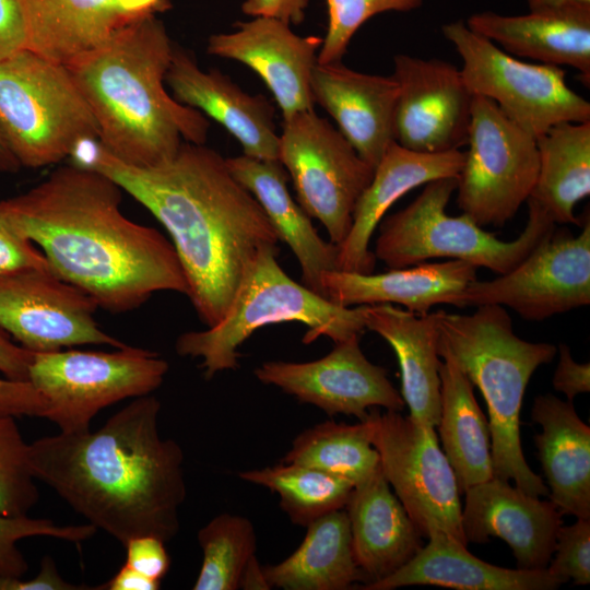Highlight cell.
<instances>
[{"label": "cell", "mask_w": 590, "mask_h": 590, "mask_svg": "<svg viewBox=\"0 0 590 590\" xmlns=\"http://www.w3.org/2000/svg\"><path fill=\"white\" fill-rule=\"evenodd\" d=\"M122 191L103 173L72 164L0 202L8 223L40 247L54 273L105 310L130 311L160 291L187 295L173 244L121 212Z\"/></svg>", "instance_id": "6da1fadb"}, {"label": "cell", "mask_w": 590, "mask_h": 590, "mask_svg": "<svg viewBox=\"0 0 590 590\" xmlns=\"http://www.w3.org/2000/svg\"><path fill=\"white\" fill-rule=\"evenodd\" d=\"M78 165L111 178L166 228L187 280V296L206 327L226 315L259 250L280 241L226 158L204 144L184 142L168 161L138 167L97 142Z\"/></svg>", "instance_id": "7a4b0ae2"}, {"label": "cell", "mask_w": 590, "mask_h": 590, "mask_svg": "<svg viewBox=\"0 0 590 590\" xmlns=\"http://www.w3.org/2000/svg\"><path fill=\"white\" fill-rule=\"evenodd\" d=\"M161 402L135 398L96 430L28 444L35 480L123 546L140 535L169 542L186 498L184 452L158 432Z\"/></svg>", "instance_id": "3957f363"}, {"label": "cell", "mask_w": 590, "mask_h": 590, "mask_svg": "<svg viewBox=\"0 0 590 590\" xmlns=\"http://www.w3.org/2000/svg\"><path fill=\"white\" fill-rule=\"evenodd\" d=\"M173 50L163 22L148 14L66 66L94 115L99 144L128 165L155 166L184 142L206 141V116L165 88Z\"/></svg>", "instance_id": "277c9868"}, {"label": "cell", "mask_w": 590, "mask_h": 590, "mask_svg": "<svg viewBox=\"0 0 590 590\" xmlns=\"http://www.w3.org/2000/svg\"><path fill=\"white\" fill-rule=\"evenodd\" d=\"M438 354L449 355L476 386L487 405L494 477L512 480L524 493L548 496L542 477L528 465L520 441V411L533 373L557 347L515 334L509 314L482 305L471 315L439 310Z\"/></svg>", "instance_id": "5b68a950"}, {"label": "cell", "mask_w": 590, "mask_h": 590, "mask_svg": "<svg viewBox=\"0 0 590 590\" xmlns=\"http://www.w3.org/2000/svg\"><path fill=\"white\" fill-rule=\"evenodd\" d=\"M278 245L263 246L251 263L223 319L202 331L180 334L178 355L201 358L205 379L236 369L238 347L258 329L280 322H300L308 327L304 343L328 337L334 343L366 329V305L343 307L304 284L295 282L276 260Z\"/></svg>", "instance_id": "8992f818"}, {"label": "cell", "mask_w": 590, "mask_h": 590, "mask_svg": "<svg viewBox=\"0 0 590 590\" xmlns=\"http://www.w3.org/2000/svg\"><path fill=\"white\" fill-rule=\"evenodd\" d=\"M457 189V178L429 181L404 209L387 216L380 225L374 255L389 269L414 266L434 258H449L505 274L518 266L546 236L554 222L528 199V222L511 241L498 239L462 213L447 214Z\"/></svg>", "instance_id": "52a82bcc"}, {"label": "cell", "mask_w": 590, "mask_h": 590, "mask_svg": "<svg viewBox=\"0 0 590 590\" xmlns=\"http://www.w3.org/2000/svg\"><path fill=\"white\" fill-rule=\"evenodd\" d=\"M0 133L21 167L70 156L98 126L69 69L24 48L0 60Z\"/></svg>", "instance_id": "ba28073f"}, {"label": "cell", "mask_w": 590, "mask_h": 590, "mask_svg": "<svg viewBox=\"0 0 590 590\" xmlns=\"http://www.w3.org/2000/svg\"><path fill=\"white\" fill-rule=\"evenodd\" d=\"M441 32L461 58L471 93L494 102L533 138L559 122L590 121V103L568 86L562 67L521 61L461 21L444 24Z\"/></svg>", "instance_id": "9c48e42d"}, {"label": "cell", "mask_w": 590, "mask_h": 590, "mask_svg": "<svg viewBox=\"0 0 590 590\" xmlns=\"http://www.w3.org/2000/svg\"><path fill=\"white\" fill-rule=\"evenodd\" d=\"M168 368L157 353L129 345L115 352L60 350L34 353L28 381L47 400L44 418L74 433L90 429L104 408L156 390Z\"/></svg>", "instance_id": "30bf717a"}, {"label": "cell", "mask_w": 590, "mask_h": 590, "mask_svg": "<svg viewBox=\"0 0 590 590\" xmlns=\"http://www.w3.org/2000/svg\"><path fill=\"white\" fill-rule=\"evenodd\" d=\"M384 476L423 538L444 531L462 543L460 491L434 426L398 411L370 410L362 420Z\"/></svg>", "instance_id": "8fae6325"}, {"label": "cell", "mask_w": 590, "mask_h": 590, "mask_svg": "<svg viewBox=\"0 0 590 590\" xmlns=\"http://www.w3.org/2000/svg\"><path fill=\"white\" fill-rule=\"evenodd\" d=\"M467 144L457 178L458 206L481 227L503 226L534 187L536 139L508 119L494 102L474 95Z\"/></svg>", "instance_id": "7c38bea8"}, {"label": "cell", "mask_w": 590, "mask_h": 590, "mask_svg": "<svg viewBox=\"0 0 590 590\" xmlns=\"http://www.w3.org/2000/svg\"><path fill=\"white\" fill-rule=\"evenodd\" d=\"M279 162L292 178L303 210L322 223L331 243L342 244L374 168L315 110L283 119Z\"/></svg>", "instance_id": "4fadbf2b"}, {"label": "cell", "mask_w": 590, "mask_h": 590, "mask_svg": "<svg viewBox=\"0 0 590 590\" xmlns=\"http://www.w3.org/2000/svg\"><path fill=\"white\" fill-rule=\"evenodd\" d=\"M553 232L509 272L470 283L463 307L506 306L523 319L541 321L589 305V216L577 236Z\"/></svg>", "instance_id": "5bb4252c"}, {"label": "cell", "mask_w": 590, "mask_h": 590, "mask_svg": "<svg viewBox=\"0 0 590 590\" xmlns=\"http://www.w3.org/2000/svg\"><path fill=\"white\" fill-rule=\"evenodd\" d=\"M97 308L91 296L51 269L0 276V328L34 353L84 344L126 346L98 327Z\"/></svg>", "instance_id": "9a60e30c"}, {"label": "cell", "mask_w": 590, "mask_h": 590, "mask_svg": "<svg viewBox=\"0 0 590 590\" xmlns=\"http://www.w3.org/2000/svg\"><path fill=\"white\" fill-rule=\"evenodd\" d=\"M391 75L399 90L393 116L399 145L442 153L467 144L474 95L459 68L441 59L399 54Z\"/></svg>", "instance_id": "2e32d148"}, {"label": "cell", "mask_w": 590, "mask_h": 590, "mask_svg": "<svg viewBox=\"0 0 590 590\" xmlns=\"http://www.w3.org/2000/svg\"><path fill=\"white\" fill-rule=\"evenodd\" d=\"M256 378L280 388L330 416L364 420L368 410L402 411L405 403L387 370L373 364L359 346V334L337 342L326 356L304 363L268 361L255 369Z\"/></svg>", "instance_id": "e0dca14e"}, {"label": "cell", "mask_w": 590, "mask_h": 590, "mask_svg": "<svg viewBox=\"0 0 590 590\" xmlns=\"http://www.w3.org/2000/svg\"><path fill=\"white\" fill-rule=\"evenodd\" d=\"M321 43L319 36H300L285 22L259 16L238 22L233 32L211 35L206 51L253 70L287 119L314 110L310 82Z\"/></svg>", "instance_id": "ac0fdd59"}, {"label": "cell", "mask_w": 590, "mask_h": 590, "mask_svg": "<svg viewBox=\"0 0 590 590\" xmlns=\"http://www.w3.org/2000/svg\"><path fill=\"white\" fill-rule=\"evenodd\" d=\"M463 494L461 527L468 542L486 543L489 538H500L510 546L518 568L548 566L563 524V515L554 503L494 476Z\"/></svg>", "instance_id": "d6986e66"}, {"label": "cell", "mask_w": 590, "mask_h": 590, "mask_svg": "<svg viewBox=\"0 0 590 590\" xmlns=\"http://www.w3.org/2000/svg\"><path fill=\"white\" fill-rule=\"evenodd\" d=\"M165 81L179 103L224 127L244 155L279 161L275 110L267 97L243 91L219 70H202L188 51L175 46Z\"/></svg>", "instance_id": "ffe728a7"}, {"label": "cell", "mask_w": 590, "mask_h": 590, "mask_svg": "<svg viewBox=\"0 0 590 590\" xmlns=\"http://www.w3.org/2000/svg\"><path fill=\"white\" fill-rule=\"evenodd\" d=\"M314 103L335 121L338 130L374 169L394 141L398 84L392 75L369 74L342 61L317 63L311 75Z\"/></svg>", "instance_id": "44dd1931"}, {"label": "cell", "mask_w": 590, "mask_h": 590, "mask_svg": "<svg viewBox=\"0 0 590 590\" xmlns=\"http://www.w3.org/2000/svg\"><path fill=\"white\" fill-rule=\"evenodd\" d=\"M464 152L421 153L393 141L374 169V176L361 194L350 232L338 246V270L373 273L376 257L369 249L371 236L388 209L410 190L429 181L458 178Z\"/></svg>", "instance_id": "7402d4cb"}, {"label": "cell", "mask_w": 590, "mask_h": 590, "mask_svg": "<svg viewBox=\"0 0 590 590\" xmlns=\"http://www.w3.org/2000/svg\"><path fill=\"white\" fill-rule=\"evenodd\" d=\"M476 269L469 262L449 259L379 274L333 270L321 274L320 286L322 296L343 307L399 304L424 315L439 304L463 307V292L476 280Z\"/></svg>", "instance_id": "603a6c76"}, {"label": "cell", "mask_w": 590, "mask_h": 590, "mask_svg": "<svg viewBox=\"0 0 590 590\" xmlns=\"http://www.w3.org/2000/svg\"><path fill=\"white\" fill-rule=\"evenodd\" d=\"M467 26L511 56L576 69L590 83V3L504 15L493 11L471 14Z\"/></svg>", "instance_id": "cb8c5ba5"}, {"label": "cell", "mask_w": 590, "mask_h": 590, "mask_svg": "<svg viewBox=\"0 0 590 590\" xmlns=\"http://www.w3.org/2000/svg\"><path fill=\"white\" fill-rule=\"evenodd\" d=\"M393 574L364 585V590H392L405 586H437L457 590H553L563 585L546 568H504L472 555L467 544L444 531Z\"/></svg>", "instance_id": "d4e9b609"}, {"label": "cell", "mask_w": 590, "mask_h": 590, "mask_svg": "<svg viewBox=\"0 0 590 590\" xmlns=\"http://www.w3.org/2000/svg\"><path fill=\"white\" fill-rule=\"evenodd\" d=\"M344 509L354 556L367 583L397 571L424 545L423 535L390 489L381 468L353 487Z\"/></svg>", "instance_id": "484cf974"}, {"label": "cell", "mask_w": 590, "mask_h": 590, "mask_svg": "<svg viewBox=\"0 0 590 590\" xmlns=\"http://www.w3.org/2000/svg\"><path fill=\"white\" fill-rule=\"evenodd\" d=\"M439 310L416 315L392 304L366 305V329L387 341L401 371V396L410 417L436 427L440 416Z\"/></svg>", "instance_id": "4316f807"}, {"label": "cell", "mask_w": 590, "mask_h": 590, "mask_svg": "<svg viewBox=\"0 0 590 590\" xmlns=\"http://www.w3.org/2000/svg\"><path fill=\"white\" fill-rule=\"evenodd\" d=\"M532 421L542 432L534 436L546 479L548 498L562 515L590 519V427L573 402L546 393L535 398Z\"/></svg>", "instance_id": "83f0119b"}, {"label": "cell", "mask_w": 590, "mask_h": 590, "mask_svg": "<svg viewBox=\"0 0 590 590\" xmlns=\"http://www.w3.org/2000/svg\"><path fill=\"white\" fill-rule=\"evenodd\" d=\"M232 175L256 198L280 241L296 256L303 284L322 296L320 278L338 270V246L323 240L310 216L290 193L287 175L279 161H263L246 155L227 157ZM324 297V296H323Z\"/></svg>", "instance_id": "f1b7e54d"}, {"label": "cell", "mask_w": 590, "mask_h": 590, "mask_svg": "<svg viewBox=\"0 0 590 590\" xmlns=\"http://www.w3.org/2000/svg\"><path fill=\"white\" fill-rule=\"evenodd\" d=\"M26 48L68 66L106 44L131 17L113 0H24Z\"/></svg>", "instance_id": "f546056e"}, {"label": "cell", "mask_w": 590, "mask_h": 590, "mask_svg": "<svg viewBox=\"0 0 590 590\" xmlns=\"http://www.w3.org/2000/svg\"><path fill=\"white\" fill-rule=\"evenodd\" d=\"M300 545L285 559L263 567L270 588L284 590H345L368 582L352 546L345 509L309 523Z\"/></svg>", "instance_id": "4dcf8cb0"}, {"label": "cell", "mask_w": 590, "mask_h": 590, "mask_svg": "<svg viewBox=\"0 0 590 590\" xmlns=\"http://www.w3.org/2000/svg\"><path fill=\"white\" fill-rule=\"evenodd\" d=\"M440 416L437 424L442 450L457 477L460 493L494 476L491 430L473 385L457 363L439 354Z\"/></svg>", "instance_id": "1f68e13d"}, {"label": "cell", "mask_w": 590, "mask_h": 590, "mask_svg": "<svg viewBox=\"0 0 590 590\" xmlns=\"http://www.w3.org/2000/svg\"><path fill=\"white\" fill-rule=\"evenodd\" d=\"M539 172L528 199L559 224H579L576 204L590 194V121L559 122L536 139Z\"/></svg>", "instance_id": "d6a6232c"}, {"label": "cell", "mask_w": 590, "mask_h": 590, "mask_svg": "<svg viewBox=\"0 0 590 590\" xmlns=\"http://www.w3.org/2000/svg\"><path fill=\"white\" fill-rule=\"evenodd\" d=\"M282 461L319 469L353 486L381 468L378 451L369 441L362 421L353 425L326 421L303 430Z\"/></svg>", "instance_id": "836d02e7"}, {"label": "cell", "mask_w": 590, "mask_h": 590, "mask_svg": "<svg viewBox=\"0 0 590 590\" xmlns=\"http://www.w3.org/2000/svg\"><path fill=\"white\" fill-rule=\"evenodd\" d=\"M238 476L276 493L294 524L307 527L318 518L344 509L353 484L316 468L281 462L238 472Z\"/></svg>", "instance_id": "e575fe53"}, {"label": "cell", "mask_w": 590, "mask_h": 590, "mask_svg": "<svg viewBox=\"0 0 590 590\" xmlns=\"http://www.w3.org/2000/svg\"><path fill=\"white\" fill-rule=\"evenodd\" d=\"M202 548L201 569L193 590H236L240 578L256 555V533L249 519L221 514L197 534Z\"/></svg>", "instance_id": "d590c367"}, {"label": "cell", "mask_w": 590, "mask_h": 590, "mask_svg": "<svg viewBox=\"0 0 590 590\" xmlns=\"http://www.w3.org/2000/svg\"><path fill=\"white\" fill-rule=\"evenodd\" d=\"M13 415L0 414V515L26 516L39 492L28 461V444Z\"/></svg>", "instance_id": "8d00e7d4"}, {"label": "cell", "mask_w": 590, "mask_h": 590, "mask_svg": "<svg viewBox=\"0 0 590 590\" xmlns=\"http://www.w3.org/2000/svg\"><path fill=\"white\" fill-rule=\"evenodd\" d=\"M328 26L318 63L342 61L350 42L358 28L370 17L386 12H410L418 9L423 0H324Z\"/></svg>", "instance_id": "74e56055"}, {"label": "cell", "mask_w": 590, "mask_h": 590, "mask_svg": "<svg viewBox=\"0 0 590 590\" xmlns=\"http://www.w3.org/2000/svg\"><path fill=\"white\" fill-rule=\"evenodd\" d=\"M91 524L59 526L48 519L26 516L0 515V576L22 577L28 569L17 542L31 536H50L72 543H81L96 533Z\"/></svg>", "instance_id": "f35d334b"}, {"label": "cell", "mask_w": 590, "mask_h": 590, "mask_svg": "<svg viewBox=\"0 0 590 590\" xmlns=\"http://www.w3.org/2000/svg\"><path fill=\"white\" fill-rule=\"evenodd\" d=\"M554 559L547 571L563 583H590V519L577 518L570 526H560L556 533Z\"/></svg>", "instance_id": "ab89813d"}, {"label": "cell", "mask_w": 590, "mask_h": 590, "mask_svg": "<svg viewBox=\"0 0 590 590\" xmlns=\"http://www.w3.org/2000/svg\"><path fill=\"white\" fill-rule=\"evenodd\" d=\"M36 268L51 269L35 244L8 223L0 202V276Z\"/></svg>", "instance_id": "60d3db41"}, {"label": "cell", "mask_w": 590, "mask_h": 590, "mask_svg": "<svg viewBox=\"0 0 590 590\" xmlns=\"http://www.w3.org/2000/svg\"><path fill=\"white\" fill-rule=\"evenodd\" d=\"M123 547L125 565L161 582L170 566L164 541L153 535H140L129 540Z\"/></svg>", "instance_id": "b9f144b4"}, {"label": "cell", "mask_w": 590, "mask_h": 590, "mask_svg": "<svg viewBox=\"0 0 590 590\" xmlns=\"http://www.w3.org/2000/svg\"><path fill=\"white\" fill-rule=\"evenodd\" d=\"M47 400L30 382L0 378V414L44 417Z\"/></svg>", "instance_id": "7bdbcfd3"}, {"label": "cell", "mask_w": 590, "mask_h": 590, "mask_svg": "<svg viewBox=\"0 0 590 590\" xmlns=\"http://www.w3.org/2000/svg\"><path fill=\"white\" fill-rule=\"evenodd\" d=\"M24 0H0V60L26 48Z\"/></svg>", "instance_id": "ee69618b"}, {"label": "cell", "mask_w": 590, "mask_h": 590, "mask_svg": "<svg viewBox=\"0 0 590 590\" xmlns=\"http://www.w3.org/2000/svg\"><path fill=\"white\" fill-rule=\"evenodd\" d=\"M557 351L559 359L552 384L573 402L576 396L590 391V364L575 362L566 344H559Z\"/></svg>", "instance_id": "f6af8a7d"}, {"label": "cell", "mask_w": 590, "mask_h": 590, "mask_svg": "<svg viewBox=\"0 0 590 590\" xmlns=\"http://www.w3.org/2000/svg\"><path fill=\"white\" fill-rule=\"evenodd\" d=\"M82 587L66 581L59 574L55 560L46 555L40 562L38 574L28 580L20 577L0 576V590H83Z\"/></svg>", "instance_id": "bcb514c9"}, {"label": "cell", "mask_w": 590, "mask_h": 590, "mask_svg": "<svg viewBox=\"0 0 590 590\" xmlns=\"http://www.w3.org/2000/svg\"><path fill=\"white\" fill-rule=\"evenodd\" d=\"M308 0H244L241 11L252 17H272L287 24L305 20Z\"/></svg>", "instance_id": "7dc6e473"}, {"label": "cell", "mask_w": 590, "mask_h": 590, "mask_svg": "<svg viewBox=\"0 0 590 590\" xmlns=\"http://www.w3.org/2000/svg\"><path fill=\"white\" fill-rule=\"evenodd\" d=\"M0 328V373L8 379L28 381L34 352L16 345Z\"/></svg>", "instance_id": "c3c4849f"}, {"label": "cell", "mask_w": 590, "mask_h": 590, "mask_svg": "<svg viewBox=\"0 0 590 590\" xmlns=\"http://www.w3.org/2000/svg\"><path fill=\"white\" fill-rule=\"evenodd\" d=\"M161 582L150 579L146 576L135 571L127 565H123L117 574L107 582L93 587V590H157Z\"/></svg>", "instance_id": "681fc988"}, {"label": "cell", "mask_w": 590, "mask_h": 590, "mask_svg": "<svg viewBox=\"0 0 590 590\" xmlns=\"http://www.w3.org/2000/svg\"><path fill=\"white\" fill-rule=\"evenodd\" d=\"M116 8L126 16L137 19L163 12L170 8L168 0H113Z\"/></svg>", "instance_id": "f907efd6"}, {"label": "cell", "mask_w": 590, "mask_h": 590, "mask_svg": "<svg viewBox=\"0 0 590 590\" xmlns=\"http://www.w3.org/2000/svg\"><path fill=\"white\" fill-rule=\"evenodd\" d=\"M239 588L243 589H271L256 555L247 564L240 578Z\"/></svg>", "instance_id": "816d5d0a"}, {"label": "cell", "mask_w": 590, "mask_h": 590, "mask_svg": "<svg viewBox=\"0 0 590 590\" xmlns=\"http://www.w3.org/2000/svg\"><path fill=\"white\" fill-rule=\"evenodd\" d=\"M21 168L20 163L8 148L0 133V172L15 173Z\"/></svg>", "instance_id": "f5cc1de1"}, {"label": "cell", "mask_w": 590, "mask_h": 590, "mask_svg": "<svg viewBox=\"0 0 590 590\" xmlns=\"http://www.w3.org/2000/svg\"><path fill=\"white\" fill-rule=\"evenodd\" d=\"M530 11L558 8L571 3H590V0H526Z\"/></svg>", "instance_id": "db71d44e"}]
</instances>
